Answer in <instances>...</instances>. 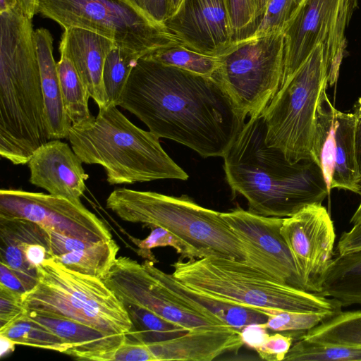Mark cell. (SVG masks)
<instances>
[{"mask_svg": "<svg viewBox=\"0 0 361 361\" xmlns=\"http://www.w3.org/2000/svg\"><path fill=\"white\" fill-rule=\"evenodd\" d=\"M185 47L218 56L233 42L226 0H182L164 23Z\"/></svg>", "mask_w": 361, "mask_h": 361, "instance_id": "cell-17", "label": "cell"}, {"mask_svg": "<svg viewBox=\"0 0 361 361\" xmlns=\"http://www.w3.org/2000/svg\"><path fill=\"white\" fill-rule=\"evenodd\" d=\"M0 286L24 296L29 292L18 276L0 262Z\"/></svg>", "mask_w": 361, "mask_h": 361, "instance_id": "cell-42", "label": "cell"}, {"mask_svg": "<svg viewBox=\"0 0 361 361\" xmlns=\"http://www.w3.org/2000/svg\"><path fill=\"white\" fill-rule=\"evenodd\" d=\"M114 47L110 39L80 27L64 29L61 37L60 54L71 61L99 109L108 105L103 69L106 58Z\"/></svg>", "mask_w": 361, "mask_h": 361, "instance_id": "cell-19", "label": "cell"}, {"mask_svg": "<svg viewBox=\"0 0 361 361\" xmlns=\"http://www.w3.org/2000/svg\"><path fill=\"white\" fill-rule=\"evenodd\" d=\"M118 251L119 246L111 238L52 259L71 271L102 279L112 267Z\"/></svg>", "mask_w": 361, "mask_h": 361, "instance_id": "cell-24", "label": "cell"}, {"mask_svg": "<svg viewBox=\"0 0 361 361\" xmlns=\"http://www.w3.org/2000/svg\"><path fill=\"white\" fill-rule=\"evenodd\" d=\"M67 139L82 163L104 168L110 185L188 178L159 137L134 125L114 104L99 109L89 123L72 125Z\"/></svg>", "mask_w": 361, "mask_h": 361, "instance_id": "cell-4", "label": "cell"}, {"mask_svg": "<svg viewBox=\"0 0 361 361\" xmlns=\"http://www.w3.org/2000/svg\"><path fill=\"white\" fill-rule=\"evenodd\" d=\"M283 360L361 361V348L312 342L300 338L293 342Z\"/></svg>", "mask_w": 361, "mask_h": 361, "instance_id": "cell-31", "label": "cell"}, {"mask_svg": "<svg viewBox=\"0 0 361 361\" xmlns=\"http://www.w3.org/2000/svg\"><path fill=\"white\" fill-rule=\"evenodd\" d=\"M47 231L49 235L50 250L53 257L85 248L94 243L66 236L53 231L47 230Z\"/></svg>", "mask_w": 361, "mask_h": 361, "instance_id": "cell-39", "label": "cell"}, {"mask_svg": "<svg viewBox=\"0 0 361 361\" xmlns=\"http://www.w3.org/2000/svg\"><path fill=\"white\" fill-rule=\"evenodd\" d=\"M300 1L301 0H268L261 20L251 37L282 31Z\"/></svg>", "mask_w": 361, "mask_h": 361, "instance_id": "cell-34", "label": "cell"}, {"mask_svg": "<svg viewBox=\"0 0 361 361\" xmlns=\"http://www.w3.org/2000/svg\"><path fill=\"white\" fill-rule=\"evenodd\" d=\"M150 234L145 239L140 240L132 236L129 238L137 247L136 252L141 257L157 263L158 260L152 252V249L159 247H171L178 254L180 255V259H192L202 258L200 253L192 246L176 236L164 228L152 226Z\"/></svg>", "mask_w": 361, "mask_h": 361, "instance_id": "cell-33", "label": "cell"}, {"mask_svg": "<svg viewBox=\"0 0 361 361\" xmlns=\"http://www.w3.org/2000/svg\"><path fill=\"white\" fill-rule=\"evenodd\" d=\"M300 338L361 348V310L341 311L309 330Z\"/></svg>", "mask_w": 361, "mask_h": 361, "instance_id": "cell-26", "label": "cell"}, {"mask_svg": "<svg viewBox=\"0 0 361 361\" xmlns=\"http://www.w3.org/2000/svg\"><path fill=\"white\" fill-rule=\"evenodd\" d=\"M173 277L188 288L238 305L335 315L342 305L334 298L296 288L245 261L217 256L180 259L171 264Z\"/></svg>", "mask_w": 361, "mask_h": 361, "instance_id": "cell-5", "label": "cell"}, {"mask_svg": "<svg viewBox=\"0 0 361 361\" xmlns=\"http://www.w3.org/2000/svg\"><path fill=\"white\" fill-rule=\"evenodd\" d=\"M35 39L47 135L49 140L67 138L72 123L63 102L57 63L53 56V37L47 29L39 28L35 30Z\"/></svg>", "mask_w": 361, "mask_h": 361, "instance_id": "cell-20", "label": "cell"}, {"mask_svg": "<svg viewBox=\"0 0 361 361\" xmlns=\"http://www.w3.org/2000/svg\"><path fill=\"white\" fill-rule=\"evenodd\" d=\"M57 71L63 104L72 125L79 126L94 118L89 109L90 94L71 61L63 54Z\"/></svg>", "mask_w": 361, "mask_h": 361, "instance_id": "cell-25", "label": "cell"}, {"mask_svg": "<svg viewBox=\"0 0 361 361\" xmlns=\"http://www.w3.org/2000/svg\"><path fill=\"white\" fill-rule=\"evenodd\" d=\"M353 114L355 118V151L358 171L361 177V97L353 106Z\"/></svg>", "mask_w": 361, "mask_h": 361, "instance_id": "cell-43", "label": "cell"}, {"mask_svg": "<svg viewBox=\"0 0 361 361\" xmlns=\"http://www.w3.org/2000/svg\"><path fill=\"white\" fill-rule=\"evenodd\" d=\"M25 312L23 296L0 286V330Z\"/></svg>", "mask_w": 361, "mask_h": 361, "instance_id": "cell-37", "label": "cell"}, {"mask_svg": "<svg viewBox=\"0 0 361 361\" xmlns=\"http://www.w3.org/2000/svg\"><path fill=\"white\" fill-rule=\"evenodd\" d=\"M329 85L325 48L320 43L281 85L262 113L266 144L279 149L289 162L312 160L317 109Z\"/></svg>", "mask_w": 361, "mask_h": 361, "instance_id": "cell-8", "label": "cell"}, {"mask_svg": "<svg viewBox=\"0 0 361 361\" xmlns=\"http://www.w3.org/2000/svg\"><path fill=\"white\" fill-rule=\"evenodd\" d=\"M281 233L293 257L304 289L319 293L334 256V222L322 204H310L285 217Z\"/></svg>", "mask_w": 361, "mask_h": 361, "instance_id": "cell-16", "label": "cell"}, {"mask_svg": "<svg viewBox=\"0 0 361 361\" xmlns=\"http://www.w3.org/2000/svg\"><path fill=\"white\" fill-rule=\"evenodd\" d=\"M361 196V194H360ZM350 224H361V198L360 204L356 209V211L354 212L353 215L352 216L350 221Z\"/></svg>", "mask_w": 361, "mask_h": 361, "instance_id": "cell-48", "label": "cell"}, {"mask_svg": "<svg viewBox=\"0 0 361 361\" xmlns=\"http://www.w3.org/2000/svg\"><path fill=\"white\" fill-rule=\"evenodd\" d=\"M357 6V0H301L282 30L285 59L281 85L320 43L325 48L329 85L336 82L345 47V30Z\"/></svg>", "mask_w": 361, "mask_h": 361, "instance_id": "cell-12", "label": "cell"}, {"mask_svg": "<svg viewBox=\"0 0 361 361\" xmlns=\"http://www.w3.org/2000/svg\"><path fill=\"white\" fill-rule=\"evenodd\" d=\"M312 160L321 169L327 189L361 194L355 151V118L336 109L324 91L315 118Z\"/></svg>", "mask_w": 361, "mask_h": 361, "instance_id": "cell-14", "label": "cell"}, {"mask_svg": "<svg viewBox=\"0 0 361 361\" xmlns=\"http://www.w3.org/2000/svg\"><path fill=\"white\" fill-rule=\"evenodd\" d=\"M0 343L1 357L13 351L15 345H16L15 342L3 335H0Z\"/></svg>", "mask_w": 361, "mask_h": 361, "instance_id": "cell-45", "label": "cell"}, {"mask_svg": "<svg viewBox=\"0 0 361 361\" xmlns=\"http://www.w3.org/2000/svg\"><path fill=\"white\" fill-rule=\"evenodd\" d=\"M358 250H361V224H354L350 230L341 234L336 252L346 254Z\"/></svg>", "mask_w": 361, "mask_h": 361, "instance_id": "cell-40", "label": "cell"}, {"mask_svg": "<svg viewBox=\"0 0 361 361\" xmlns=\"http://www.w3.org/2000/svg\"><path fill=\"white\" fill-rule=\"evenodd\" d=\"M154 264L147 259L140 264L121 256L102 279L125 307L147 310L188 331L229 326L192 299L172 274Z\"/></svg>", "mask_w": 361, "mask_h": 361, "instance_id": "cell-9", "label": "cell"}, {"mask_svg": "<svg viewBox=\"0 0 361 361\" xmlns=\"http://www.w3.org/2000/svg\"><path fill=\"white\" fill-rule=\"evenodd\" d=\"M152 21L164 25L169 17V0H126Z\"/></svg>", "mask_w": 361, "mask_h": 361, "instance_id": "cell-38", "label": "cell"}, {"mask_svg": "<svg viewBox=\"0 0 361 361\" xmlns=\"http://www.w3.org/2000/svg\"><path fill=\"white\" fill-rule=\"evenodd\" d=\"M27 164L31 184L52 195L81 202L89 176L67 143L59 139L49 140L34 152Z\"/></svg>", "mask_w": 361, "mask_h": 361, "instance_id": "cell-18", "label": "cell"}, {"mask_svg": "<svg viewBox=\"0 0 361 361\" xmlns=\"http://www.w3.org/2000/svg\"><path fill=\"white\" fill-rule=\"evenodd\" d=\"M20 6L19 0H0V13Z\"/></svg>", "mask_w": 361, "mask_h": 361, "instance_id": "cell-46", "label": "cell"}, {"mask_svg": "<svg viewBox=\"0 0 361 361\" xmlns=\"http://www.w3.org/2000/svg\"><path fill=\"white\" fill-rule=\"evenodd\" d=\"M19 1L23 11L32 19L37 13L38 0H19Z\"/></svg>", "mask_w": 361, "mask_h": 361, "instance_id": "cell-44", "label": "cell"}, {"mask_svg": "<svg viewBox=\"0 0 361 361\" xmlns=\"http://www.w3.org/2000/svg\"><path fill=\"white\" fill-rule=\"evenodd\" d=\"M34 223L25 219L0 217L1 262L13 271L29 292L37 283V270L28 264L24 243Z\"/></svg>", "mask_w": 361, "mask_h": 361, "instance_id": "cell-23", "label": "cell"}, {"mask_svg": "<svg viewBox=\"0 0 361 361\" xmlns=\"http://www.w3.org/2000/svg\"><path fill=\"white\" fill-rule=\"evenodd\" d=\"M319 294L335 299L342 307L361 305V250L334 255Z\"/></svg>", "mask_w": 361, "mask_h": 361, "instance_id": "cell-22", "label": "cell"}, {"mask_svg": "<svg viewBox=\"0 0 361 361\" xmlns=\"http://www.w3.org/2000/svg\"><path fill=\"white\" fill-rule=\"evenodd\" d=\"M240 334L244 344L254 350L262 345L269 335L262 324L247 325L240 331Z\"/></svg>", "mask_w": 361, "mask_h": 361, "instance_id": "cell-41", "label": "cell"}, {"mask_svg": "<svg viewBox=\"0 0 361 361\" xmlns=\"http://www.w3.org/2000/svg\"><path fill=\"white\" fill-rule=\"evenodd\" d=\"M37 13L63 29L80 27L103 35L140 57L180 44L164 25L126 0H38Z\"/></svg>", "mask_w": 361, "mask_h": 361, "instance_id": "cell-10", "label": "cell"}, {"mask_svg": "<svg viewBox=\"0 0 361 361\" xmlns=\"http://www.w3.org/2000/svg\"><path fill=\"white\" fill-rule=\"evenodd\" d=\"M218 56L220 66L213 78L245 119L260 116L281 86L285 59L283 32L234 42Z\"/></svg>", "mask_w": 361, "mask_h": 361, "instance_id": "cell-11", "label": "cell"}, {"mask_svg": "<svg viewBox=\"0 0 361 361\" xmlns=\"http://www.w3.org/2000/svg\"><path fill=\"white\" fill-rule=\"evenodd\" d=\"M118 106L158 137L185 145L204 158L223 157L245 123L215 78L147 56L134 66Z\"/></svg>", "mask_w": 361, "mask_h": 361, "instance_id": "cell-1", "label": "cell"}, {"mask_svg": "<svg viewBox=\"0 0 361 361\" xmlns=\"http://www.w3.org/2000/svg\"><path fill=\"white\" fill-rule=\"evenodd\" d=\"M58 335L70 348L65 354L78 360L102 361L126 341V334L109 335L71 319L25 312Z\"/></svg>", "mask_w": 361, "mask_h": 361, "instance_id": "cell-21", "label": "cell"}, {"mask_svg": "<svg viewBox=\"0 0 361 361\" xmlns=\"http://www.w3.org/2000/svg\"><path fill=\"white\" fill-rule=\"evenodd\" d=\"M49 140L35 30L19 6L0 13V155L25 164Z\"/></svg>", "mask_w": 361, "mask_h": 361, "instance_id": "cell-3", "label": "cell"}, {"mask_svg": "<svg viewBox=\"0 0 361 361\" xmlns=\"http://www.w3.org/2000/svg\"><path fill=\"white\" fill-rule=\"evenodd\" d=\"M133 323L126 340L135 343H152L174 338L190 331L147 310L126 307Z\"/></svg>", "mask_w": 361, "mask_h": 361, "instance_id": "cell-27", "label": "cell"}, {"mask_svg": "<svg viewBox=\"0 0 361 361\" xmlns=\"http://www.w3.org/2000/svg\"><path fill=\"white\" fill-rule=\"evenodd\" d=\"M233 42L250 37L257 28V0H226Z\"/></svg>", "mask_w": 361, "mask_h": 361, "instance_id": "cell-35", "label": "cell"}, {"mask_svg": "<svg viewBox=\"0 0 361 361\" xmlns=\"http://www.w3.org/2000/svg\"><path fill=\"white\" fill-rule=\"evenodd\" d=\"M140 58L138 54L116 46L108 54L103 69L108 104L118 106L132 70Z\"/></svg>", "mask_w": 361, "mask_h": 361, "instance_id": "cell-30", "label": "cell"}, {"mask_svg": "<svg viewBox=\"0 0 361 361\" xmlns=\"http://www.w3.org/2000/svg\"><path fill=\"white\" fill-rule=\"evenodd\" d=\"M263 116L250 118L223 156L226 180L244 197L248 211L285 218L303 207L322 204L329 195L319 167L312 160L289 162L265 142Z\"/></svg>", "mask_w": 361, "mask_h": 361, "instance_id": "cell-2", "label": "cell"}, {"mask_svg": "<svg viewBox=\"0 0 361 361\" xmlns=\"http://www.w3.org/2000/svg\"><path fill=\"white\" fill-rule=\"evenodd\" d=\"M0 217L25 219L45 230L90 243L112 238L107 225L82 202L44 192L1 189Z\"/></svg>", "mask_w": 361, "mask_h": 361, "instance_id": "cell-13", "label": "cell"}, {"mask_svg": "<svg viewBox=\"0 0 361 361\" xmlns=\"http://www.w3.org/2000/svg\"><path fill=\"white\" fill-rule=\"evenodd\" d=\"M181 2L182 0H169V17L177 11Z\"/></svg>", "mask_w": 361, "mask_h": 361, "instance_id": "cell-49", "label": "cell"}, {"mask_svg": "<svg viewBox=\"0 0 361 361\" xmlns=\"http://www.w3.org/2000/svg\"><path fill=\"white\" fill-rule=\"evenodd\" d=\"M106 207L124 221L166 228L202 258L213 255L245 261L243 246L221 212L200 206L188 195L118 188L110 193Z\"/></svg>", "mask_w": 361, "mask_h": 361, "instance_id": "cell-6", "label": "cell"}, {"mask_svg": "<svg viewBox=\"0 0 361 361\" xmlns=\"http://www.w3.org/2000/svg\"><path fill=\"white\" fill-rule=\"evenodd\" d=\"M294 342L288 334L275 332L269 334L262 345L255 350L262 360L267 361L283 360Z\"/></svg>", "mask_w": 361, "mask_h": 361, "instance_id": "cell-36", "label": "cell"}, {"mask_svg": "<svg viewBox=\"0 0 361 361\" xmlns=\"http://www.w3.org/2000/svg\"><path fill=\"white\" fill-rule=\"evenodd\" d=\"M221 216L241 242L247 264L282 283L305 290L281 233L284 218L261 216L239 207Z\"/></svg>", "mask_w": 361, "mask_h": 361, "instance_id": "cell-15", "label": "cell"}, {"mask_svg": "<svg viewBox=\"0 0 361 361\" xmlns=\"http://www.w3.org/2000/svg\"><path fill=\"white\" fill-rule=\"evenodd\" d=\"M37 270V283L23 298L27 312L71 319L109 335L130 331L126 307L103 279L71 271L52 258Z\"/></svg>", "mask_w": 361, "mask_h": 361, "instance_id": "cell-7", "label": "cell"}, {"mask_svg": "<svg viewBox=\"0 0 361 361\" xmlns=\"http://www.w3.org/2000/svg\"><path fill=\"white\" fill-rule=\"evenodd\" d=\"M16 345H27L66 353L70 347L51 330L26 313L0 330Z\"/></svg>", "mask_w": 361, "mask_h": 361, "instance_id": "cell-28", "label": "cell"}, {"mask_svg": "<svg viewBox=\"0 0 361 361\" xmlns=\"http://www.w3.org/2000/svg\"><path fill=\"white\" fill-rule=\"evenodd\" d=\"M145 56L167 66L208 77H213L220 66L219 56L203 54L181 44L161 48Z\"/></svg>", "mask_w": 361, "mask_h": 361, "instance_id": "cell-29", "label": "cell"}, {"mask_svg": "<svg viewBox=\"0 0 361 361\" xmlns=\"http://www.w3.org/2000/svg\"><path fill=\"white\" fill-rule=\"evenodd\" d=\"M268 0H257V19H256V25L257 27L261 20L262 17L265 6L267 5ZM257 29V28H256Z\"/></svg>", "mask_w": 361, "mask_h": 361, "instance_id": "cell-47", "label": "cell"}, {"mask_svg": "<svg viewBox=\"0 0 361 361\" xmlns=\"http://www.w3.org/2000/svg\"><path fill=\"white\" fill-rule=\"evenodd\" d=\"M268 316L263 326L275 332L291 335L294 341L300 339L309 330L332 315L318 312H299L274 309H264Z\"/></svg>", "mask_w": 361, "mask_h": 361, "instance_id": "cell-32", "label": "cell"}]
</instances>
